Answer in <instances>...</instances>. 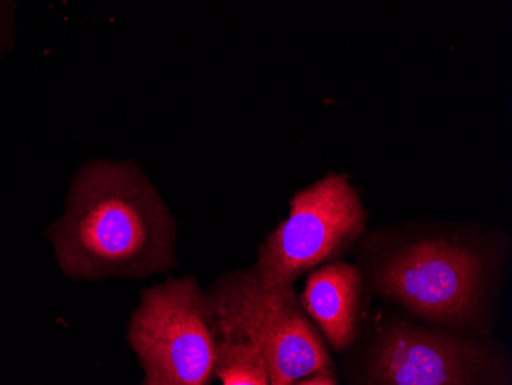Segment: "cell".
I'll return each mask as SVG.
<instances>
[{
	"mask_svg": "<svg viewBox=\"0 0 512 385\" xmlns=\"http://www.w3.org/2000/svg\"><path fill=\"white\" fill-rule=\"evenodd\" d=\"M356 255L368 293L416 320L474 333L499 321L512 255L506 229L399 221L365 232Z\"/></svg>",
	"mask_w": 512,
	"mask_h": 385,
	"instance_id": "obj_1",
	"label": "cell"
},
{
	"mask_svg": "<svg viewBox=\"0 0 512 385\" xmlns=\"http://www.w3.org/2000/svg\"><path fill=\"white\" fill-rule=\"evenodd\" d=\"M51 240L71 278H145L177 267L174 215L131 162L83 166Z\"/></svg>",
	"mask_w": 512,
	"mask_h": 385,
	"instance_id": "obj_2",
	"label": "cell"
},
{
	"mask_svg": "<svg viewBox=\"0 0 512 385\" xmlns=\"http://www.w3.org/2000/svg\"><path fill=\"white\" fill-rule=\"evenodd\" d=\"M341 373L353 385H512V355L491 333L394 313L362 327Z\"/></svg>",
	"mask_w": 512,
	"mask_h": 385,
	"instance_id": "obj_3",
	"label": "cell"
},
{
	"mask_svg": "<svg viewBox=\"0 0 512 385\" xmlns=\"http://www.w3.org/2000/svg\"><path fill=\"white\" fill-rule=\"evenodd\" d=\"M206 297L217 336L260 347L270 385H296L318 370L336 369L293 284L267 286L249 267L221 275Z\"/></svg>",
	"mask_w": 512,
	"mask_h": 385,
	"instance_id": "obj_4",
	"label": "cell"
},
{
	"mask_svg": "<svg viewBox=\"0 0 512 385\" xmlns=\"http://www.w3.org/2000/svg\"><path fill=\"white\" fill-rule=\"evenodd\" d=\"M368 214L347 175L329 172L296 192L289 218L258 249L255 274L267 286H287L330 261L342 260L368 231Z\"/></svg>",
	"mask_w": 512,
	"mask_h": 385,
	"instance_id": "obj_5",
	"label": "cell"
},
{
	"mask_svg": "<svg viewBox=\"0 0 512 385\" xmlns=\"http://www.w3.org/2000/svg\"><path fill=\"white\" fill-rule=\"evenodd\" d=\"M129 343L145 372L143 384H211L217 333L197 278H168L145 290L132 313Z\"/></svg>",
	"mask_w": 512,
	"mask_h": 385,
	"instance_id": "obj_6",
	"label": "cell"
},
{
	"mask_svg": "<svg viewBox=\"0 0 512 385\" xmlns=\"http://www.w3.org/2000/svg\"><path fill=\"white\" fill-rule=\"evenodd\" d=\"M368 295L361 267L338 260L310 270L299 301L332 350L345 353L364 327Z\"/></svg>",
	"mask_w": 512,
	"mask_h": 385,
	"instance_id": "obj_7",
	"label": "cell"
},
{
	"mask_svg": "<svg viewBox=\"0 0 512 385\" xmlns=\"http://www.w3.org/2000/svg\"><path fill=\"white\" fill-rule=\"evenodd\" d=\"M214 376L223 385H270L260 347L238 336H217Z\"/></svg>",
	"mask_w": 512,
	"mask_h": 385,
	"instance_id": "obj_8",
	"label": "cell"
},
{
	"mask_svg": "<svg viewBox=\"0 0 512 385\" xmlns=\"http://www.w3.org/2000/svg\"><path fill=\"white\" fill-rule=\"evenodd\" d=\"M338 369H324L301 379L296 385H338Z\"/></svg>",
	"mask_w": 512,
	"mask_h": 385,
	"instance_id": "obj_9",
	"label": "cell"
}]
</instances>
